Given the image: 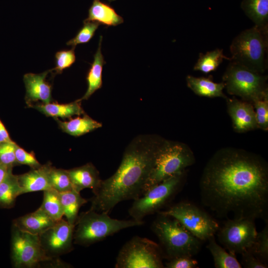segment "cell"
<instances>
[{
    "label": "cell",
    "mask_w": 268,
    "mask_h": 268,
    "mask_svg": "<svg viewBox=\"0 0 268 268\" xmlns=\"http://www.w3.org/2000/svg\"><path fill=\"white\" fill-rule=\"evenodd\" d=\"M226 100L227 112L235 132L242 133L258 129L253 103L235 97L227 98Z\"/></svg>",
    "instance_id": "cell-14"
},
{
    "label": "cell",
    "mask_w": 268,
    "mask_h": 268,
    "mask_svg": "<svg viewBox=\"0 0 268 268\" xmlns=\"http://www.w3.org/2000/svg\"><path fill=\"white\" fill-rule=\"evenodd\" d=\"M16 144L13 141L0 143V163L11 167L18 165L15 156Z\"/></svg>",
    "instance_id": "cell-35"
},
{
    "label": "cell",
    "mask_w": 268,
    "mask_h": 268,
    "mask_svg": "<svg viewBox=\"0 0 268 268\" xmlns=\"http://www.w3.org/2000/svg\"><path fill=\"white\" fill-rule=\"evenodd\" d=\"M185 175V171L178 173L150 188L134 200L129 209L130 216L142 221L145 216L158 212L179 191Z\"/></svg>",
    "instance_id": "cell-8"
},
{
    "label": "cell",
    "mask_w": 268,
    "mask_h": 268,
    "mask_svg": "<svg viewBox=\"0 0 268 268\" xmlns=\"http://www.w3.org/2000/svg\"><path fill=\"white\" fill-rule=\"evenodd\" d=\"M151 229L159 242L163 257L168 260L180 257H193L201 250V241L177 219L158 212Z\"/></svg>",
    "instance_id": "cell-3"
},
{
    "label": "cell",
    "mask_w": 268,
    "mask_h": 268,
    "mask_svg": "<svg viewBox=\"0 0 268 268\" xmlns=\"http://www.w3.org/2000/svg\"><path fill=\"white\" fill-rule=\"evenodd\" d=\"M81 102V101L77 99L67 104H59L52 102L47 104H32L27 107L37 110L47 117L65 119H70L75 115L79 116L85 114Z\"/></svg>",
    "instance_id": "cell-19"
},
{
    "label": "cell",
    "mask_w": 268,
    "mask_h": 268,
    "mask_svg": "<svg viewBox=\"0 0 268 268\" xmlns=\"http://www.w3.org/2000/svg\"><path fill=\"white\" fill-rule=\"evenodd\" d=\"M15 156L18 165H26L31 168H36L42 165L36 159L34 152H28L17 144L15 145Z\"/></svg>",
    "instance_id": "cell-36"
},
{
    "label": "cell",
    "mask_w": 268,
    "mask_h": 268,
    "mask_svg": "<svg viewBox=\"0 0 268 268\" xmlns=\"http://www.w3.org/2000/svg\"><path fill=\"white\" fill-rule=\"evenodd\" d=\"M241 7L255 25L268 31V0H243Z\"/></svg>",
    "instance_id": "cell-24"
},
{
    "label": "cell",
    "mask_w": 268,
    "mask_h": 268,
    "mask_svg": "<svg viewBox=\"0 0 268 268\" xmlns=\"http://www.w3.org/2000/svg\"><path fill=\"white\" fill-rule=\"evenodd\" d=\"M268 32L256 25L242 31L230 45V61L262 74L267 67Z\"/></svg>",
    "instance_id": "cell-6"
},
{
    "label": "cell",
    "mask_w": 268,
    "mask_h": 268,
    "mask_svg": "<svg viewBox=\"0 0 268 268\" xmlns=\"http://www.w3.org/2000/svg\"><path fill=\"white\" fill-rule=\"evenodd\" d=\"M267 76L230 61L222 76L227 92L253 103L268 95Z\"/></svg>",
    "instance_id": "cell-7"
},
{
    "label": "cell",
    "mask_w": 268,
    "mask_h": 268,
    "mask_svg": "<svg viewBox=\"0 0 268 268\" xmlns=\"http://www.w3.org/2000/svg\"><path fill=\"white\" fill-rule=\"evenodd\" d=\"M51 188L59 193L73 190L71 181L67 170L52 166L49 173Z\"/></svg>",
    "instance_id": "cell-30"
},
{
    "label": "cell",
    "mask_w": 268,
    "mask_h": 268,
    "mask_svg": "<svg viewBox=\"0 0 268 268\" xmlns=\"http://www.w3.org/2000/svg\"><path fill=\"white\" fill-rule=\"evenodd\" d=\"M43 192V200L39 208L55 221L61 220L64 216V211L60 193L53 189Z\"/></svg>",
    "instance_id": "cell-29"
},
{
    "label": "cell",
    "mask_w": 268,
    "mask_h": 268,
    "mask_svg": "<svg viewBox=\"0 0 268 268\" xmlns=\"http://www.w3.org/2000/svg\"><path fill=\"white\" fill-rule=\"evenodd\" d=\"M51 70L39 73H27L23 76L26 89L25 102L27 106L40 101L43 104L52 102V86L46 78Z\"/></svg>",
    "instance_id": "cell-15"
},
{
    "label": "cell",
    "mask_w": 268,
    "mask_h": 268,
    "mask_svg": "<svg viewBox=\"0 0 268 268\" xmlns=\"http://www.w3.org/2000/svg\"><path fill=\"white\" fill-rule=\"evenodd\" d=\"M264 228L257 232L252 246L248 249L257 258L268 264V221Z\"/></svg>",
    "instance_id": "cell-31"
},
{
    "label": "cell",
    "mask_w": 268,
    "mask_h": 268,
    "mask_svg": "<svg viewBox=\"0 0 268 268\" xmlns=\"http://www.w3.org/2000/svg\"><path fill=\"white\" fill-rule=\"evenodd\" d=\"M102 36H100L98 47L94 55L93 63L87 73L86 80L87 89L84 95L78 100H87L96 90L102 87L103 67L106 62L101 52Z\"/></svg>",
    "instance_id": "cell-21"
},
{
    "label": "cell",
    "mask_w": 268,
    "mask_h": 268,
    "mask_svg": "<svg viewBox=\"0 0 268 268\" xmlns=\"http://www.w3.org/2000/svg\"><path fill=\"white\" fill-rule=\"evenodd\" d=\"M59 128L64 133L74 136H79L101 128L102 124L84 114L82 117L70 118L67 121L54 119Z\"/></svg>",
    "instance_id": "cell-22"
},
{
    "label": "cell",
    "mask_w": 268,
    "mask_h": 268,
    "mask_svg": "<svg viewBox=\"0 0 268 268\" xmlns=\"http://www.w3.org/2000/svg\"><path fill=\"white\" fill-rule=\"evenodd\" d=\"M85 20L96 21L108 26H115L124 22L115 9L100 0H93Z\"/></svg>",
    "instance_id": "cell-23"
},
{
    "label": "cell",
    "mask_w": 268,
    "mask_h": 268,
    "mask_svg": "<svg viewBox=\"0 0 268 268\" xmlns=\"http://www.w3.org/2000/svg\"><path fill=\"white\" fill-rule=\"evenodd\" d=\"M202 203L217 217L268 221V166L244 149L223 148L207 162L200 181Z\"/></svg>",
    "instance_id": "cell-1"
},
{
    "label": "cell",
    "mask_w": 268,
    "mask_h": 268,
    "mask_svg": "<svg viewBox=\"0 0 268 268\" xmlns=\"http://www.w3.org/2000/svg\"><path fill=\"white\" fill-rule=\"evenodd\" d=\"M12 141L6 128L0 120V143Z\"/></svg>",
    "instance_id": "cell-39"
},
{
    "label": "cell",
    "mask_w": 268,
    "mask_h": 268,
    "mask_svg": "<svg viewBox=\"0 0 268 268\" xmlns=\"http://www.w3.org/2000/svg\"><path fill=\"white\" fill-rule=\"evenodd\" d=\"M100 24L96 21L84 20L82 27L79 30L76 36L67 42L66 44L75 49L78 44L88 42L94 36Z\"/></svg>",
    "instance_id": "cell-32"
},
{
    "label": "cell",
    "mask_w": 268,
    "mask_h": 268,
    "mask_svg": "<svg viewBox=\"0 0 268 268\" xmlns=\"http://www.w3.org/2000/svg\"><path fill=\"white\" fill-rule=\"evenodd\" d=\"M164 140L156 134L134 138L126 147L116 171L102 181L91 199L90 209L108 213L120 202L141 196Z\"/></svg>",
    "instance_id": "cell-2"
},
{
    "label": "cell",
    "mask_w": 268,
    "mask_h": 268,
    "mask_svg": "<svg viewBox=\"0 0 268 268\" xmlns=\"http://www.w3.org/2000/svg\"><path fill=\"white\" fill-rule=\"evenodd\" d=\"M163 255L159 244L146 238L134 236L120 250L115 268H162Z\"/></svg>",
    "instance_id": "cell-9"
},
{
    "label": "cell",
    "mask_w": 268,
    "mask_h": 268,
    "mask_svg": "<svg viewBox=\"0 0 268 268\" xmlns=\"http://www.w3.org/2000/svg\"><path fill=\"white\" fill-rule=\"evenodd\" d=\"M167 268H196L198 262L189 256H180L168 260L165 263Z\"/></svg>",
    "instance_id": "cell-37"
},
{
    "label": "cell",
    "mask_w": 268,
    "mask_h": 268,
    "mask_svg": "<svg viewBox=\"0 0 268 268\" xmlns=\"http://www.w3.org/2000/svg\"><path fill=\"white\" fill-rule=\"evenodd\" d=\"M67 170L73 189L78 192L90 189L94 194L101 185L102 180L99 171L91 163Z\"/></svg>",
    "instance_id": "cell-17"
},
{
    "label": "cell",
    "mask_w": 268,
    "mask_h": 268,
    "mask_svg": "<svg viewBox=\"0 0 268 268\" xmlns=\"http://www.w3.org/2000/svg\"><path fill=\"white\" fill-rule=\"evenodd\" d=\"M56 66L51 69L56 74L61 73L63 70L69 67L75 61L74 49L68 50H62L57 52L55 55Z\"/></svg>",
    "instance_id": "cell-34"
},
{
    "label": "cell",
    "mask_w": 268,
    "mask_h": 268,
    "mask_svg": "<svg viewBox=\"0 0 268 268\" xmlns=\"http://www.w3.org/2000/svg\"><path fill=\"white\" fill-rule=\"evenodd\" d=\"M60 196L63 206L64 215L67 222L74 225L78 216L80 208L87 202L82 198L79 192L74 190L60 193Z\"/></svg>",
    "instance_id": "cell-25"
},
{
    "label": "cell",
    "mask_w": 268,
    "mask_h": 268,
    "mask_svg": "<svg viewBox=\"0 0 268 268\" xmlns=\"http://www.w3.org/2000/svg\"><path fill=\"white\" fill-rule=\"evenodd\" d=\"M195 161L193 152L186 144L164 139L144 186L142 195L152 186L175 174L185 171L186 169L193 165Z\"/></svg>",
    "instance_id": "cell-5"
},
{
    "label": "cell",
    "mask_w": 268,
    "mask_h": 268,
    "mask_svg": "<svg viewBox=\"0 0 268 268\" xmlns=\"http://www.w3.org/2000/svg\"><path fill=\"white\" fill-rule=\"evenodd\" d=\"M206 248L212 256L214 267L216 268H241L235 255L227 252L225 248L216 242L214 235L208 239Z\"/></svg>",
    "instance_id": "cell-26"
},
{
    "label": "cell",
    "mask_w": 268,
    "mask_h": 268,
    "mask_svg": "<svg viewBox=\"0 0 268 268\" xmlns=\"http://www.w3.org/2000/svg\"><path fill=\"white\" fill-rule=\"evenodd\" d=\"M109 0L110 2H112V1H114V0Z\"/></svg>",
    "instance_id": "cell-41"
},
{
    "label": "cell",
    "mask_w": 268,
    "mask_h": 268,
    "mask_svg": "<svg viewBox=\"0 0 268 268\" xmlns=\"http://www.w3.org/2000/svg\"><path fill=\"white\" fill-rule=\"evenodd\" d=\"M74 225L63 218L38 235L42 249L50 259L59 258L74 249Z\"/></svg>",
    "instance_id": "cell-13"
},
{
    "label": "cell",
    "mask_w": 268,
    "mask_h": 268,
    "mask_svg": "<svg viewBox=\"0 0 268 268\" xmlns=\"http://www.w3.org/2000/svg\"><path fill=\"white\" fill-rule=\"evenodd\" d=\"M53 258L43 252L38 235L21 230L12 224L11 236V259L15 268L44 267Z\"/></svg>",
    "instance_id": "cell-11"
},
{
    "label": "cell",
    "mask_w": 268,
    "mask_h": 268,
    "mask_svg": "<svg viewBox=\"0 0 268 268\" xmlns=\"http://www.w3.org/2000/svg\"><path fill=\"white\" fill-rule=\"evenodd\" d=\"M51 162L41 165L23 174L17 175L21 194L44 191L52 189L49 178Z\"/></svg>",
    "instance_id": "cell-16"
},
{
    "label": "cell",
    "mask_w": 268,
    "mask_h": 268,
    "mask_svg": "<svg viewBox=\"0 0 268 268\" xmlns=\"http://www.w3.org/2000/svg\"><path fill=\"white\" fill-rule=\"evenodd\" d=\"M158 212L177 219L197 238L207 240L217 233L219 226L208 213L188 201H181Z\"/></svg>",
    "instance_id": "cell-10"
},
{
    "label": "cell",
    "mask_w": 268,
    "mask_h": 268,
    "mask_svg": "<svg viewBox=\"0 0 268 268\" xmlns=\"http://www.w3.org/2000/svg\"><path fill=\"white\" fill-rule=\"evenodd\" d=\"M188 87L196 95L208 98L228 97L223 92L225 84L222 81L216 83L211 75L208 77H196L189 75L186 77Z\"/></svg>",
    "instance_id": "cell-20"
},
{
    "label": "cell",
    "mask_w": 268,
    "mask_h": 268,
    "mask_svg": "<svg viewBox=\"0 0 268 268\" xmlns=\"http://www.w3.org/2000/svg\"><path fill=\"white\" fill-rule=\"evenodd\" d=\"M13 167L0 163V184L12 172Z\"/></svg>",
    "instance_id": "cell-40"
},
{
    "label": "cell",
    "mask_w": 268,
    "mask_h": 268,
    "mask_svg": "<svg viewBox=\"0 0 268 268\" xmlns=\"http://www.w3.org/2000/svg\"><path fill=\"white\" fill-rule=\"evenodd\" d=\"M143 224V221L119 220L111 217L108 213L90 209L78 215L74 225L73 243L89 246L123 229Z\"/></svg>",
    "instance_id": "cell-4"
},
{
    "label": "cell",
    "mask_w": 268,
    "mask_h": 268,
    "mask_svg": "<svg viewBox=\"0 0 268 268\" xmlns=\"http://www.w3.org/2000/svg\"><path fill=\"white\" fill-rule=\"evenodd\" d=\"M22 195L17 175L12 172L0 184V207L9 208L14 205L16 199Z\"/></svg>",
    "instance_id": "cell-27"
},
{
    "label": "cell",
    "mask_w": 268,
    "mask_h": 268,
    "mask_svg": "<svg viewBox=\"0 0 268 268\" xmlns=\"http://www.w3.org/2000/svg\"><path fill=\"white\" fill-rule=\"evenodd\" d=\"M224 59L230 61V58L224 55L223 49H216L204 54L201 53L193 69L207 74L215 71Z\"/></svg>",
    "instance_id": "cell-28"
},
{
    "label": "cell",
    "mask_w": 268,
    "mask_h": 268,
    "mask_svg": "<svg viewBox=\"0 0 268 268\" xmlns=\"http://www.w3.org/2000/svg\"><path fill=\"white\" fill-rule=\"evenodd\" d=\"M257 127L262 130H268V95L254 102Z\"/></svg>",
    "instance_id": "cell-33"
},
{
    "label": "cell",
    "mask_w": 268,
    "mask_h": 268,
    "mask_svg": "<svg viewBox=\"0 0 268 268\" xmlns=\"http://www.w3.org/2000/svg\"><path fill=\"white\" fill-rule=\"evenodd\" d=\"M255 220L248 218L227 219L217 231L219 242L231 254H241L254 242L258 232Z\"/></svg>",
    "instance_id": "cell-12"
},
{
    "label": "cell",
    "mask_w": 268,
    "mask_h": 268,
    "mask_svg": "<svg viewBox=\"0 0 268 268\" xmlns=\"http://www.w3.org/2000/svg\"><path fill=\"white\" fill-rule=\"evenodd\" d=\"M56 222L39 208L34 212L15 219L12 224L21 230L38 236Z\"/></svg>",
    "instance_id": "cell-18"
},
{
    "label": "cell",
    "mask_w": 268,
    "mask_h": 268,
    "mask_svg": "<svg viewBox=\"0 0 268 268\" xmlns=\"http://www.w3.org/2000/svg\"><path fill=\"white\" fill-rule=\"evenodd\" d=\"M241 265L246 268H267L268 265L255 256L249 249L241 254Z\"/></svg>",
    "instance_id": "cell-38"
}]
</instances>
